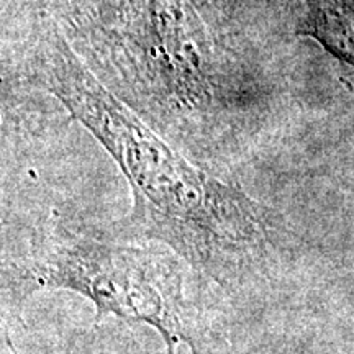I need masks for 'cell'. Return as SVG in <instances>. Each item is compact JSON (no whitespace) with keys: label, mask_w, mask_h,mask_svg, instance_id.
I'll use <instances>...</instances> for the list:
<instances>
[{"label":"cell","mask_w":354,"mask_h":354,"mask_svg":"<svg viewBox=\"0 0 354 354\" xmlns=\"http://www.w3.org/2000/svg\"><path fill=\"white\" fill-rule=\"evenodd\" d=\"M24 76L55 95L125 176L131 209L117 238L166 248L228 295L281 272L294 250L281 216L177 151L82 64L56 28L32 43Z\"/></svg>","instance_id":"cell-1"},{"label":"cell","mask_w":354,"mask_h":354,"mask_svg":"<svg viewBox=\"0 0 354 354\" xmlns=\"http://www.w3.org/2000/svg\"><path fill=\"white\" fill-rule=\"evenodd\" d=\"M66 290L105 318L140 323L162 339L166 354H218L209 317L189 297L185 264L166 248L94 236L56 220L24 254L0 263V292L24 302L37 292Z\"/></svg>","instance_id":"cell-2"},{"label":"cell","mask_w":354,"mask_h":354,"mask_svg":"<svg viewBox=\"0 0 354 354\" xmlns=\"http://www.w3.org/2000/svg\"><path fill=\"white\" fill-rule=\"evenodd\" d=\"M307 24L308 35L323 41L344 63L351 64V17H348L346 8L336 6V2H320L310 12Z\"/></svg>","instance_id":"cell-3"},{"label":"cell","mask_w":354,"mask_h":354,"mask_svg":"<svg viewBox=\"0 0 354 354\" xmlns=\"http://www.w3.org/2000/svg\"><path fill=\"white\" fill-rule=\"evenodd\" d=\"M7 344H8V348H10V351H12V354H19V351H17V349H15V346H13V344H12V342H10V338H7Z\"/></svg>","instance_id":"cell-4"}]
</instances>
